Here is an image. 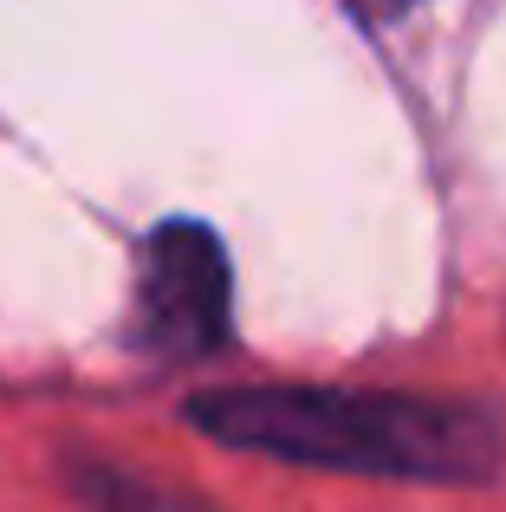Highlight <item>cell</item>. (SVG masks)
<instances>
[{"label":"cell","instance_id":"obj_1","mask_svg":"<svg viewBox=\"0 0 506 512\" xmlns=\"http://www.w3.org/2000/svg\"><path fill=\"white\" fill-rule=\"evenodd\" d=\"M189 422L221 448L377 480H487L506 454L487 409L390 389H208Z\"/></svg>","mask_w":506,"mask_h":512},{"label":"cell","instance_id":"obj_2","mask_svg":"<svg viewBox=\"0 0 506 512\" xmlns=\"http://www.w3.org/2000/svg\"><path fill=\"white\" fill-rule=\"evenodd\" d=\"M137 344L163 363H195L228 344L234 273L228 247L202 221H163L137 253Z\"/></svg>","mask_w":506,"mask_h":512},{"label":"cell","instance_id":"obj_3","mask_svg":"<svg viewBox=\"0 0 506 512\" xmlns=\"http://www.w3.org/2000/svg\"><path fill=\"white\" fill-rule=\"evenodd\" d=\"M85 500H91V512H189L182 500L143 487V480L111 474V467H91V474H85Z\"/></svg>","mask_w":506,"mask_h":512},{"label":"cell","instance_id":"obj_4","mask_svg":"<svg viewBox=\"0 0 506 512\" xmlns=\"http://www.w3.org/2000/svg\"><path fill=\"white\" fill-rule=\"evenodd\" d=\"M409 7H416V0H357L364 20H396V13H409Z\"/></svg>","mask_w":506,"mask_h":512}]
</instances>
